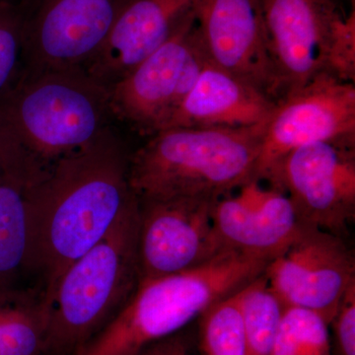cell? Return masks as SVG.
Segmentation results:
<instances>
[{"mask_svg":"<svg viewBox=\"0 0 355 355\" xmlns=\"http://www.w3.org/2000/svg\"><path fill=\"white\" fill-rule=\"evenodd\" d=\"M130 153L113 127L55 164L25 193L28 273L51 297L67 266L87 253L137 200L128 182Z\"/></svg>","mask_w":355,"mask_h":355,"instance_id":"cell-1","label":"cell"},{"mask_svg":"<svg viewBox=\"0 0 355 355\" xmlns=\"http://www.w3.org/2000/svg\"><path fill=\"white\" fill-rule=\"evenodd\" d=\"M113 121L108 86L83 67L22 69L0 94V167L26 193Z\"/></svg>","mask_w":355,"mask_h":355,"instance_id":"cell-2","label":"cell"},{"mask_svg":"<svg viewBox=\"0 0 355 355\" xmlns=\"http://www.w3.org/2000/svg\"><path fill=\"white\" fill-rule=\"evenodd\" d=\"M266 125L173 128L146 137L128 157V182L140 200H218L254 180Z\"/></svg>","mask_w":355,"mask_h":355,"instance_id":"cell-3","label":"cell"},{"mask_svg":"<svg viewBox=\"0 0 355 355\" xmlns=\"http://www.w3.org/2000/svg\"><path fill=\"white\" fill-rule=\"evenodd\" d=\"M270 261L225 250L193 270L140 280L127 304L78 355H137L241 291Z\"/></svg>","mask_w":355,"mask_h":355,"instance_id":"cell-4","label":"cell"},{"mask_svg":"<svg viewBox=\"0 0 355 355\" xmlns=\"http://www.w3.org/2000/svg\"><path fill=\"white\" fill-rule=\"evenodd\" d=\"M137 234L139 200L62 272L51 293L46 355H78L127 304L139 284Z\"/></svg>","mask_w":355,"mask_h":355,"instance_id":"cell-5","label":"cell"},{"mask_svg":"<svg viewBox=\"0 0 355 355\" xmlns=\"http://www.w3.org/2000/svg\"><path fill=\"white\" fill-rule=\"evenodd\" d=\"M261 4L280 100L323 73L354 78V11L343 14L335 0H261Z\"/></svg>","mask_w":355,"mask_h":355,"instance_id":"cell-6","label":"cell"},{"mask_svg":"<svg viewBox=\"0 0 355 355\" xmlns=\"http://www.w3.org/2000/svg\"><path fill=\"white\" fill-rule=\"evenodd\" d=\"M207 62L195 16L110 86L114 120L144 137L164 130Z\"/></svg>","mask_w":355,"mask_h":355,"instance_id":"cell-7","label":"cell"},{"mask_svg":"<svg viewBox=\"0 0 355 355\" xmlns=\"http://www.w3.org/2000/svg\"><path fill=\"white\" fill-rule=\"evenodd\" d=\"M305 226L340 236L355 220V144L317 142L286 154L268 178Z\"/></svg>","mask_w":355,"mask_h":355,"instance_id":"cell-8","label":"cell"},{"mask_svg":"<svg viewBox=\"0 0 355 355\" xmlns=\"http://www.w3.org/2000/svg\"><path fill=\"white\" fill-rule=\"evenodd\" d=\"M128 0H22L23 69L84 67Z\"/></svg>","mask_w":355,"mask_h":355,"instance_id":"cell-9","label":"cell"},{"mask_svg":"<svg viewBox=\"0 0 355 355\" xmlns=\"http://www.w3.org/2000/svg\"><path fill=\"white\" fill-rule=\"evenodd\" d=\"M355 144V86L329 73L280 100L266 123L256 181H266L291 151L317 142Z\"/></svg>","mask_w":355,"mask_h":355,"instance_id":"cell-10","label":"cell"},{"mask_svg":"<svg viewBox=\"0 0 355 355\" xmlns=\"http://www.w3.org/2000/svg\"><path fill=\"white\" fill-rule=\"evenodd\" d=\"M263 275L286 307L313 311L330 324L355 284V260L343 237L307 226L268 263Z\"/></svg>","mask_w":355,"mask_h":355,"instance_id":"cell-11","label":"cell"},{"mask_svg":"<svg viewBox=\"0 0 355 355\" xmlns=\"http://www.w3.org/2000/svg\"><path fill=\"white\" fill-rule=\"evenodd\" d=\"M216 202L139 200V282L193 270L225 251L212 218Z\"/></svg>","mask_w":355,"mask_h":355,"instance_id":"cell-12","label":"cell"},{"mask_svg":"<svg viewBox=\"0 0 355 355\" xmlns=\"http://www.w3.org/2000/svg\"><path fill=\"white\" fill-rule=\"evenodd\" d=\"M197 21L209 62L279 103L261 0H202Z\"/></svg>","mask_w":355,"mask_h":355,"instance_id":"cell-13","label":"cell"},{"mask_svg":"<svg viewBox=\"0 0 355 355\" xmlns=\"http://www.w3.org/2000/svg\"><path fill=\"white\" fill-rule=\"evenodd\" d=\"M214 228L226 250L272 261L307 227L286 193L261 182H249L237 193L216 200Z\"/></svg>","mask_w":355,"mask_h":355,"instance_id":"cell-14","label":"cell"},{"mask_svg":"<svg viewBox=\"0 0 355 355\" xmlns=\"http://www.w3.org/2000/svg\"><path fill=\"white\" fill-rule=\"evenodd\" d=\"M202 2L128 0L108 38L83 69L110 87L197 16Z\"/></svg>","mask_w":355,"mask_h":355,"instance_id":"cell-15","label":"cell"},{"mask_svg":"<svg viewBox=\"0 0 355 355\" xmlns=\"http://www.w3.org/2000/svg\"><path fill=\"white\" fill-rule=\"evenodd\" d=\"M277 103L241 77L207 62L168 128H247L266 125Z\"/></svg>","mask_w":355,"mask_h":355,"instance_id":"cell-16","label":"cell"},{"mask_svg":"<svg viewBox=\"0 0 355 355\" xmlns=\"http://www.w3.org/2000/svg\"><path fill=\"white\" fill-rule=\"evenodd\" d=\"M51 300L41 286L0 291V355H46Z\"/></svg>","mask_w":355,"mask_h":355,"instance_id":"cell-17","label":"cell"},{"mask_svg":"<svg viewBox=\"0 0 355 355\" xmlns=\"http://www.w3.org/2000/svg\"><path fill=\"white\" fill-rule=\"evenodd\" d=\"M29 231L24 191L0 167V291L28 273Z\"/></svg>","mask_w":355,"mask_h":355,"instance_id":"cell-18","label":"cell"},{"mask_svg":"<svg viewBox=\"0 0 355 355\" xmlns=\"http://www.w3.org/2000/svg\"><path fill=\"white\" fill-rule=\"evenodd\" d=\"M245 355H272L286 306L260 275L240 291Z\"/></svg>","mask_w":355,"mask_h":355,"instance_id":"cell-19","label":"cell"},{"mask_svg":"<svg viewBox=\"0 0 355 355\" xmlns=\"http://www.w3.org/2000/svg\"><path fill=\"white\" fill-rule=\"evenodd\" d=\"M198 321L200 355H245L240 291L212 305Z\"/></svg>","mask_w":355,"mask_h":355,"instance_id":"cell-20","label":"cell"},{"mask_svg":"<svg viewBox=\"0 0 355 355\" xmlns=\"http://www.w3.org/2000/svg\"><path fill=\"white\" fill-rule=\"evenodd\" d=\"M329 326L313 311L286 307L272 355H331Z\"/></svg>","mask_w":355,"mask_h":355,"instance_id":"cell-21","label":"cell"},{"mask_svg":"<svg viewBox=\"0 0 355 355\" xmlns=\"http://www.w3.org/2000/svg\"><path fill=\"white\" fill-rule=\"evenodd\" d=\"M23 69L20 7L0 10V94L10 87Z\"/></svg>","mask_w":355,"mask_h":355,"instance_id":"cell-22","label":"cell"},{"mask_svg":"<svg viewBox=\"0 0 355 355\" xmlns=\"http://www.w3.org/2000/svg\"><path fill=\"white\" fill-rule=\"evenodd\" d=\"M331 324L338 355H355V284L343 295Z\"/></svg>","mask_w":355,"mask_h":355,"instance_id":"cell-23","label":"cell"},{"mask_svg":"<svg viewBox=\"0 0 355 355\" xmlns=\"http://www.w3.org/2000/svg\"><path fill=\"white\" fill-rule=\"evenodd\" d=\"M198 352L195 340L183 330L147 345L137 355H198Z\"/></svg>","mask_w":355,"mask_h":355,"instance_id":"cell-24","label":"cell"},{"mask_svg":"<svg viewBox=\"0 0 355 355\" xmlns=\"http://www.w3.org/2000/svg\"><path fill=\"white\" fill-rule=\"evenodd\" d=\"M22 0H0V10L7 7L20 6Z\"/></svg>","mask_w":355,"mask_h":355,"instance_id":"cell-25","label":"cell"}]
</instances>
